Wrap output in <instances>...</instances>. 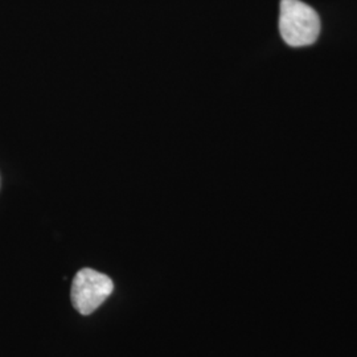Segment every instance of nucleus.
<instances>
[{
  "mask_svg": "<svg viewBox=\"0 0 357 357\" xmlns=\"http://www.w3.org/2000/svg\"><path fill=\"white\" fill-rule=\"evenodd\" d=\"M280 32L290 47L311 45L319 38V15L301 0H281Z\"/></svg>",
  "mask_w": 357,
  "mask_h": 357,
  "instance_id": "f257e3e1",
  "label": "nucleus"
},
{
  "mask_svg": "<svg viewBox=\"0 0 357 357\" xmlns=\"http://www.w3.org/2000/svg\"><path fill=\"white\" fill-rule=\"evenodd\" d=\"M113 290L114 283L107 275L93 268H82L72 282L70 299L81 315H90L102 306Z\"/></svg>",
  "mask_w": 357,
  "mask_h": 357,
  "instance_id": "f03ea898",
  "label": "nucleus"
}]
</instances>
